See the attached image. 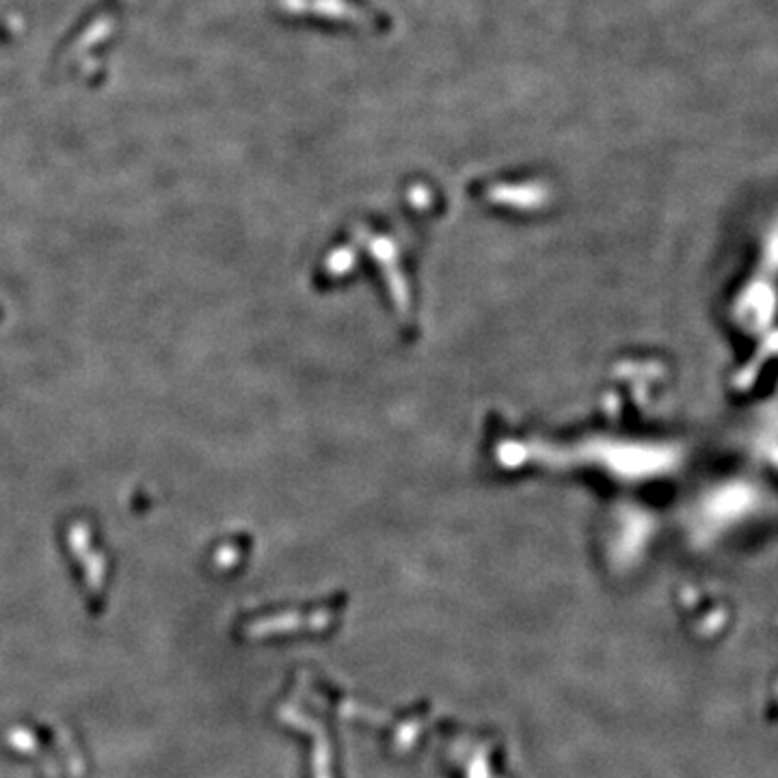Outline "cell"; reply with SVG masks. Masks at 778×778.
<instances>
[{"mask_svg": "<svg viewBox=\"0 0 778 778\" xmlns=\"http://www.w3.org/2000/svg\"><path fill=\"white\" fill-rule=\"evenodd\" d=\"M7 742L9 746L14 750H20V753L24 754H37V757H42V765L43 770H46V774H57V768H54V761H50L46 754H42V748H39L37 737L33 735L31 731L26 729H14L7 733Z\"/></svg>", "mask_w": 778, "mask_h": 778, "instance_id": "obj_1", "label": "cell"}]
</instances>
